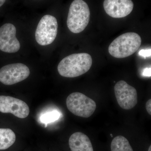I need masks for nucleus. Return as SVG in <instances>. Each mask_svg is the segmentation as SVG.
<instances>
[{
    "label": "nucleus",
    "instance_id": "2",
    "mask_svg": "<svg viewBox=\"0 0 151 151\" xmlns=\"http://www.w3.org/2000/svg\"><path fill=\"white\" fill-rule=\"evenodd\" d=\"M142 39L135 32L125 33L115 39L109 45L108 51L112 56L123 58L132 55L140 46Z\"/></svg>",
    "mask_w": 151,
    "mask_h": 151
},
{
    "label": "nucleus",
    "instance_id": "13",
    "mask_svg": "<svg viewBox=\"0 0 151 151\" xmlns=\"http://www.w3.org/2000/svg\"><path fill=\"white\" fill-rule=\"evenodd\" d=\"M111 149V151H133L129 141L122 136H117L113 139Z\"/></svg>",
    "mask_w": 151,
    "mask_h": 151
},
{
    "label": "nucleus",
    "instance_id": "10",
    "mask_svg": "<svg viewBox=\"0 0 151 151\" xmlns=\"http://www.w3.org/2000/svg\"><path fill=\"white\" fill-rule=\"evenodd\" d=\"M134 6L131 0H105L103 2L105 12L114 18H122L129 15Z\"/></svg>",
    "mask_w": 151,
    "mask_h": 151
},
{
    "label": "nucleus",
    "instance_id": "7",
    "mask_svg": "<svg viewBox=\"0 0 151 151\" xmlns=\"http://www.w3.org/2000/svg\"><path fill=\"white\" fill-rule=\"evenodd\" d=\"M115 95L119 106L124 110H130L137 103V93L134 87L121 80L114 87Z\"/></svg>",
    "mask_w": 151,
    "mask_h": 151
},
{
    "label": "nucleus",
    "instance_id": "14",
    "mask_svg": "<svg viewBox=\"0 0 151 151\" xmlns=\"http://www.w3.org/2000/svg\"><path fill=\"white\" fill-rule=\"evenodd\" d=\"M59 117V113L53 111L43 114L41 116L40 121L43 124H47L56 121Z\"/></svg>",
    "mask_w": 151,
    "mask_h": 151
},
{
    "label": "nucleus",
    "instance_id": "5",
    "mask_svg": "<svg viewBox=\"0 0 151 151\" xmlns=\"http://www.w3.org/2000/svg\"><path fill=\"white\" fill-rule=\"evenodd\" d=\"M58 24L53 16L45 15L40 21L36 30L35 37L38 44L45 46L52 43L56 38Z\"/></svg>",
    "mask_w": 151,
    "mask_h": 151
},
{
    "label": "nucleus",
    "instance_id": "18",
    "mask_svg": "<svg viewBox=\"0 0 151 151\" xmlns=\"http://www.w3.org/2000/svg\"><path fill=\"white\" fill-rule=\"evenodd\" d=\"M6 1L4 0H0V7L3 5L5 3Z\"/></svg>",
    "mask_w": 151,
    "mask_h": 151
},
{
    "label": "nucleus",
    "instance_id": "15",
    "mask_svg": "<svg viewBox=\"0 0 151 151\" xmlns=\"http://www.w3.org/2000/svg\"><path fill=\"white\" fill-rule=\"evenodd\" d=\"M139 54L141 56L145 57H149L151 55V49L142 50L139 52Z\"/></svg>",
    "mask_w": 151,
    "mask_h": 151
},
{
    "label": "nucleus",
    "instance_id": "12",
    "mask_svg": "<svg viewBox=\"0 0 151 151\" xmlns=\"http://www.w3.org/2000/svg\"><path fill=\"white\" fill-rule=\"evenodd\" d=\"M16 135L9 129H0V150L8 149L14 143Z\"/></svg>",
    "mask_w": 151,
    "mask_h": 151
},
{
    "label": "nucleus",
    "instance_id": "17",
    "mask_svg": "<svg viewBox=\"0 0 151 151\" xmlns=\"http://www.w3.org/2000/svg\"><path fill=\"white\" fill-rule=\"evenodd\" d=\"M143 75L145 76H151V69L150 68H145L143 71Z\"/></svg>",
    "mask_w": 151,
    "mask_h": 151
},
{
    "label": "nucleus",
    "instance_id": "3",
    "mask_svg": "<svg viewBox=\"0 0 151 151\" xmlns=\"http://www.w3.org/2000/svg\"><path fill=\"white\" fill-rule=\"evenodd\" d=\"M90 10L88 5L82 0H75L70 4L67 20L68 29L73 33L82 32L90 20Z\"/></svg>",
    "mask_w": 151,
    "mask_h": 151
},
{
    "label": "nucleus",
    "instance_id": "20",
    "mask_svg": "<svg viewBox=\"0 0 151 151\" xmlns=\"http://www.w3.org/2000/svg\"><path fill=\"white\" fill-rule=\"evenodd\" d=\"M111 137H113V135H112V134H111Z\"/></svg>",
    "mask_w": 151,
    "mask_h": 151
},
{
    "label": "nucleus",
    "instance_id": "11",
    "mask_svg": "<svg viewBox=\"0 0 151 151\" xmlns=\"http://www.w3.org/2000/svg\"><path fill=\"white\" fill-rule=\"evenodd\" d=\"M69 145L71 151H94L89 138L80 132H76L71 135Z\"/></svg>",
    "mask_w": 151,
    "mask_h": 151
},
{
    "label": "nucleus",
    "instance_id": "1",
    "mask_svg": "<svg viewBox=\"0 0 151 151\" xmlns=\"http://www.w3.org/2000/svg\"><path fill=\"white\" fill-rule=\"evenodd\" d=\"M92 63V57L88 53H75L63 59L58 66V70L61 76L74 78L89 71Z\"/></svg>",
    "mask_w": 151,
    "mask_h": 151
},
{
    "label": "nucleus",
    "instance_id": "16",
    "mask_svg": "<svg viewBox=\"0 0 151 151\" xmlns=\"http://www.w3.org/2000/svg\"><path fill=\"white\" fill-rule=\"evenodd\" d=\"M146 108L147 112L150 114L151 115V100L150 99L147 101L146 104Z\"/></svg>",
    "mask_w": 151,
    "mask_h": 151
},
{
    "label": "nucleus",
    "instance_id": "9",
    "mask_svg": "<svg viewBox=\"0 0 151 151\" xmlns=\"http://www.w3.org/2000/svg\"><path fill=\"white\" fill-rule=\"evenodd\" d=\"M0 112L10 113L20 119L29 115V108L22 100L9 96H0Z\"/></svg>",
    "mask_w": 151,
    "mask_h": 151
},
{
    "label": "nucleus",
    "instance_id": "19",
    "mask_svg": "<svg viewBox=\"0 0 151 151\" xmlns=\"http://www.w3.org/2000/svg\"><path fill=\"white\" fill-rule=\"evenodd\" d=\"M148 151H151V146H150V147H149Z\"/></svg>",
    "mask_w": 151,
    "mask_h": 151
},
{
    "label": "nucleus",
    "instance_id": "6",
    "mask_svg": "<svg viewBox=\"0 0 151 151\" xmlns=\"http://www.w3.org/2000/svg\"><path fill=\"white\" fill-rule=\"evenodd\" d=\"M29 74V68L24 64H9L0 69V81L5 85H13L26 79Z\"/></svg>",
    "mask_w": 151,
    "mask_h": 151
},
{
    "label": "nucleus",
    "instance_id": "8",
    "mask_svg": "<svg viewBox=\"0 0 151 151\" xmlns=\"http://www.w3.org/2000/svg\"><path fill=\"white\" fill-rule=\"evenodd\" d=\"M17 29L14 25L6 23L0 27V50L14 53L19 50L20 43L16 37Z\"/></svg>",
    "mask_w": 151,
    "mask_h": 151
},
{
    "label": "nucleus",
    "instance_id": "4",
    "mask_svg": "<svg viewBox=\"0 0 151 151\" xmlns=\"http://www.w3.org/2000/svg\"><path fill=\"white\" fill-rule=\"evenodd\" d=\"M68 110L74 115L87 118L94 113L96 104L94 100L80 92H73L68 97L66 101Z\"/></svg>",
    "mask_w": 151,
    "mask_h": 151
}]
</instances>
